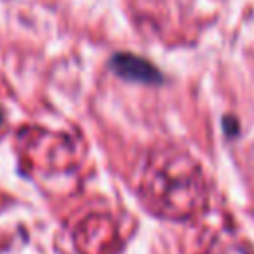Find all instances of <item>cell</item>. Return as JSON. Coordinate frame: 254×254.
Masks as SVG:
<instances>
[{"label": "cell", "mask_w": 254, "mask_h": 254, "mask_svg": "<svg viewBox=\"0 0 254 254\" xmlns=\"http://www.w3.org/2000/svg\"><path fill=\"white\" fill-rule=\"evenodd\" d=\"M0 123H2V111H0Z\"/></svg>", "instance_id": "obj_2"}, {"label": "cell", "mask_w": 254, "mask_h": 254, "mask_svg": "<svg viewBox=\"0 0 254 254\" xmlns=\"http://www.w3.org/2000/svg\"><path fill=\"white\" fill-rule=\"evenodd\" d=\"M111 67L117 75L131 79V81H139V83H161L163 81V75L153 64L133 54H115L111 58Z\"/></svg>", "instance_id": "obj_1"}]
</instances>
